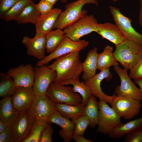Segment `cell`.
<instances>
[{
  "label": "cell",
  "mask_w": 142,
  "mask_h": 142,
  "mask_svg": "<svg viewBox=\"0 0 142 142\" xmlns=\"http://www.w3.org/2000/svg\"><path fill=\"white\" fill-rule=\"evenodd\" d=\"M62 2H65V0H63Z\"/></svg>",
  "instance_id": "cell-46"
},
{
  "label": "cell",
  "mask_w": 142,
  "mask_h": 142,
  "mask_svg": "<svg viewBox=\"0 0 142 142\" xmlns=\"http://www.w3.org/2000/svg\"><path fill=\"white\" fill-rule=\"evenodd\" d=\"M110 104L121 117L127 120L137 115L141 107L140 101L125 95L116 96Z\"/></svg>",
  "instance_id": "cell-8"
},
{
  "label": "cell",
  "mask_w": 142,
  "mask_h": 142,
  "mask_svg": "<svg viewBox=\"0 0 142 142\" xmlns=\"http://www.w3.org/2000/svg\"><path fill=\"white\" fill-rule=\"evenodd\" d=\"M129 70V76L131 79L142 78V57Z\"/></svg>",
  "instance_id": "cell-35"
},
{
  "label": "cell",
  "mask_w": 142,
  "mask_h": 142,
  "mask_svg": "<svg viewBox=\"0 0 142 142\" xmlns=\"http://www.w3.org/2000/svg\"><path fill=\"white\" fill-rule=\"evenodd\" d=\"M34 119L29 109L19 112L11 125L13 142H22L26 137Z\"/></svg>",
  "instance_id": "cell-10"
},
{
  "label": "cell",
  "mask_w": 142,
  "mask_h": 142,
  "mask_svg": "<svg viewBox=\"0 0 142 142\" xmlns=\"http://www.w3.org/2000/svg\"><path fill=\"white\" fill-rule=\"evenodd\" d=\"M46 94L54 103L77 105L82 103L81 96L73 88L54 82L50 84Z\"/></svg>",
  "instance_id": "cell-5"
},
{
  "label": "cell",
  "mask_w": 142,
  "mask_h": 142,
  "mask_svg": "<svg viewBox=\"0 0 142 142\" xmlns=\"http://www.w3.org/2000/svg\"><path fill=\"white\" fill-rule=\"evenodd\" d=\"M89 42L84 40L77 41H73L69 38L65 37L55 50L43 59L39 60L37 63V66L46 65L54 59L70 53L79 52L88 45Z\"/></svg>",
  "instance_id": "cell-7"
},
{
  "label": "cell",
  "mask_w": 142,
  "mask_h": 142,
  "mask_svg": "<svg viewBox=\"0 0 142 142\" xmlns=\"http://www.w3.org/2000/svg\"></svg>",
  "instance_id": "cell-48"
},
{
  "label": "cell",
  "mask_w": 142,
  "mask_h": 142,
  "mask_svg": "<svg viewBox=\"0 0 142 142\" xmlns=\"http://www.w3.org/2000/svg\"><path fill=\"white\" fill-rule=\"evenodd\" d=\"M114 69L118 75L120 84L115 88L117 95H125L140 101L142 100V92L131 81L127 73V70L122 69L119 65L114 66Z\"/></svg>",
  "instance_id": "cell-11"
},
{
  "label": "cell",
  "mask_w": 142,
  "mask_h": 142,
  "mask_svg": "<svg viewBox=\"0 0 142 142\" xmlns=\"http://www.w3.org/2000/svg\"><path fill=\"white\" fill-rule=\"evenodd\" d=\"M93 4L98 5L97 0H77L67 4L65 10L59 15L53 29H62L71 25L85 15L87 11L82 10L86 4Z\"/></svg>",
  "instance_id": "cell-3"
},
{
  "label": "cell",
  "mask_w": 142,
  "mask_h": 142,
  "mask_svg": "<svg viewBox=\"0 0 142 142\" xmlns=\"http://www.w3.org/2000/svg\"><path fill=\"white\" fill-rule=\"evenodd\" d=\"M54 5L58 1L60 0L62 2L63 0H44Z\"/></svg>",
  "instance_id": "cell-44"
},
{
  "label": "cell",
  "mask_w": 142,
  "mask_h": 142,
  "mask_svg": "<svg viewBox=\"0 0 142 142\" xmlns=\"http://www.w3.org/2000/svg\"><path fill=\"white\" fill-rule=\"evenodd\" d=\"M19 0H0V16L9 10Z\"/></svg>",
  "instance_id": "cell-37"
},
{
  "label": "cell",
  "mask_w": 142,
  "mask_h": 142,
  "mask_svg": "<svg viewBox=\"0 0 142 142\" xmlns=\"http://www.w3.org/2000/svg\"><path fill=\"white\" fill-rule=\"evenodd\" d=\"M142 127V116L124 124H122L111 131L109 134V137L119 138Z\"/></svg>",
  "instance_id": "cell-24"
},
{
  "label": "cell",
  "mask_w": 142,
  "mask_h": 142,
  "mask_svg": "<svg viewBox=\"0 0 142 142\" xmlns=\"http://www.w3.org/2000/svg\"><path fill=\"white\" fill-rule=\"evenodd\" d=\"M0 142H13L11 125L0 133Z\"/></svg>",
  "instance_id": "cell-38"
},
{
  "label": "cell",
  "mask_w": 142,
  "mask_h": 142,
  "mask_svg": "<svg viewBox=\"0 0 142 142\" xmlns=\"http://www.w3.org/2000/svg\"><path fill=\"white\" fill-rule=\"evenodd\" d=\"M19 112L14 107L11 97L3 98L0 101V119L11 125Z\"/></svg>",
  "instance_id": "cell-22"
},
{
  "label": "cell",
  "mask_w": 142,
  "mask_h": 142,
  "mask_svg": "<svg viewBox=\"0 0 142 142\" xmlns=\"http://www.w3.org/2000/svg\"><path fill=\"white\" fill-rule=\"evenodd\" d=\"M109 8L115 24L125 38L135 41L142 46V34L133 28L131 20L124 15L118 8L112 6H110Z\"/></svg>",
  "instance_id": "cell-9"
},
{
  "label": "cell",
  "mask_w": 142,
  "mask_h": 142,
  "mask_svg": "<svg viewBox=\"0 0 142 142\" xmlns=\"http://www.w3.org/2000/svg\"><path fill=\"white\" fill-rule=\"evenodd\" d=\"M113 51V47L107 45L105 47L103 51L98 54L97 68L99 70L102 71L109 68L111 66L119 65L114 58Z\"/></svg>",
  "instance_id": "cell-26"
},
{
  "label": "cell",
  "mask_w": 142,
  "mask_h": 142,
  "mask_svg": "<svg viewBox=\"0 0 142 142\" xmlns=\"http://www.w3.org/2000/svg\"><path fill=\"white\" fill-rule=\"evenodd\" d=\"M8 126L4 121L0 119V133L4 131Z\"/></svg>",
  "instance_id": "cell-42"
},
{
  "label": "cell",
  "mask_w": 142,
  "mask_h": 142,
  "mask_svg": "<svg viewBox=\"0 0 142 142\" xmlns=\"http://www.w3.org/2000/svg\"><path fill=\"white\" fill-rule=\"evenodd\" d=\"M113 1L116 2L118 1L119 0H112Z\"/></svg>",
  "instance_id": "cell-45"
},
{
  "label": "cell",
  "mask_w": 142,
  "mask_h": 142,
  "mask_svg": "<svg viewBox=\"0 0 142 142\" xmlns=\"http://www.w3.org/2000/svg\"><path fill=\"white\" fill-rule=\"evenodd\" d=\"M36 4L33 1L30 2L15 21L20 24L31 23L35 25L40 15Z\"/></svg>",
  "instance_id": "cell-27"
},
{
  "label": "cell",
  "mask_w": 142,
  "mask_h": 142,
  "mask_svg": "<svg viewBox=\"0 0 142 142\" xmlns=\"http://www.w3.org/2000/svg\"><path fill=\"white\" fill-rule=\"evenodd\" d=\"M65 33L62 29H57L51 31L45 36L46 52L50 54L54 51L65 37Z\"/></svg>",
  "instance_id": "cell-29"
},
{
  "label": "cell",
  "mask_w": 142,
  "mask_h": 142,
  "mask_svg": "<svg viewBox=\"0 0 142 142\" xmlns=\"http://www.w3.org/2000/svg\"><path fill=\"white\" fill-rule=\"evenodd\" d=\"M53 129L49 124L43 131L39 142H52Z\"/></svg>",
  "instance_id": "cell-39"
},
{
  "label": "cell",
  "mask_w": 142,
  "mask_h": 142,
  "mask_svg": "<svg viewBox=\"0 0 142 142\" xmlns=\"http://www.w3.org/2000/svg\"><path fill=\"white\" fill-rule=\"evenodd\" d=\"M104 100H100L98 102L99 115L97 131L108 134L122 123L121 117Z\"/></svg>",
  "instance_id": "cell-4"
},
{
  "label": "cell",
  "mask_w": 142,
  "mask_h": 142,
  "mask_svg": "<svg viewBox=\"0 0 142 142\" xmlns=\"http://www.w3.org/2000/svg\"><path fill=\"white\" fill-rule=\"evenodd\" d=\"M54 5L44 0H40L36 4L37 9L41 15L46 14L52 9Z\"/></svg>",
  "instance_id": "cell-36"
},
{
  "label": "cell",
  "mask_w": 142,
  "mask_h": 142,
  "mask_svg": "<svg viewBox=\"0 0 142 142\" xmlns=\"http://www.w3.org/2000/svg\"><path fill=\"white\" fill-rule=\"evenodd\" d=\"M65 2L66 1H67V0H65Z\"/></svg>",
  "instance_id": "cell-47"
},
{
  "label": "cell",
  "mask_w": 142,
  "mask_h": 142,
  "mask_svg": "<svg viewBox=\"0 0 142 142\" xmlns=\"http://www.w3.org/2000/svg\"><path fill=\"white\" fill-rule=\"evenodd\" d=\"M1 76L0 97H11L16 92L18 87L13 79L6 74L1 73Z\"/></svg>",
  "instance_id": "cell-30"
},
{
  "label": "cell",
  "mask_w": 142,
  "mask_h": 142,
  "mask_svg": "<svg viewBox=\"0 0 142 142\" xmlns=\"http://www.w3.org/2000/svg\"><path fill=\"white\" fill-rule=\"evenodd\" d=\"M139 1L140 8L139 14L138 21L140 25L142 27V0Z\"/></svg>",
  "instance_id": "cell-41"
},
{
  "label": "cell",
  "mask_w": 142,
  "mask_h": 142,
  "mask_svg": "<svg viewBox=\"0 0 142 142\" xmlns=\"http://www.w3.org/2000/svg\"><path fill=\"white\" fill-rule=\"evenodd\" d=\"M115 46L114 58L125 69L130 70L142 57V46L135 41L125 39Z\"/></svg>",
  "instance_id": "cell-2"
},
{
  "label": "cell",
  "mask_w": 142,
  "mask_h": 142,
  "mask_svg": "<svg viewBox=\"0 0 142 142\" xmlns=\"http://www.w3.org/2000/svg\"><path fill=\"white\" fill-rule=\"evenodd\" d=\"M95 32L115 45L126 39L115 24L109 23L99 24Z\"/></svg>",
  "instance_id": "cell-20"
},
{
  "label": "cell",
  "mask_w": 142,
  "mask_h": 142,
  "mask_svg": "<svg viewBox=\"0 0 142 142\" xmlns=\"http://www.w3.org/2000/svg\"><path fill=\"white\" fill-rule=\"evenodd\" d=\"M61 12V9L54 8L47 13L40 14L35 25L36 31L35 36L46 35L51 31Z\"/></svg>",
  "instance_id": "cell-18"
},
{
  "label": "cell",
  "mask_w": 142,
  "mask_h": 142,
  "mask_svg": "<svg viewBox=\"0 0 142 142\" xmlns=\"http://www.w3.org/2000/svg\"><path fill=\"white\" fill-rule=\"evenodd\" d=\"M68 84L73 85V90L81 95L82 98V103L86 105L92 94L89 87L82 82H80L79 79H71L61 84L64 85Z\"/></svg>",
  "instance_id": "cell-31"
},
{
  "label": "cell",
  "mask_w": 142,
  "mask_h": 142,
  "mask_svg": "<svg viewBox=\"0 0 142 142\" xmlns=\"http://www.w3.org/2000/svg\"><path fill=\"white\" fill-rule=\"evenodd\" d=\"M54 103L46 94L35 96L29 109L35 118L48 120L55 110Z\"/></svg>",
  "instance_id": "cell-15"
},
{
  "label": "cell",
  "mask_w": 142,
  "mask_h": 142,
  "mask_svg": "<svg viewBox=\"0 0 142 142\" xmlns=\"http://www.w3.org/2000/svg\"><path fill=\"white\" fill-rule=\"evenodd\" d=\"M35 95L32 87H18L11 99L15 108L19 112L29 109Z\"/></svg>",
  "instance_id": "cell-19"
},
{
  "label": "cell",
  "mask_w": 142,
  "mask_h": 142,
  "mask_svg": "<svg viewBox=\"0 0 142 142\" xmlns=\"http://www.w3.org/2000/svg\"><path fill=\"white\" fill-rule=\"evenodd\" d=\"M134 81L139 86L140 89L142 92V78L134 79Z\"/></svg>",
  "instance_id": "cell-43"
},
{
  "label": "cell",
  "mask_w": 142,
  "mask_h": 142,
  "mask_svg": "<svg viewBox=\"0 0 142 142\" xmlns=\"http://www.w3.org/2000/svg\"><path fill=\"white\" fill-rule=\"evenodd\" d=\"M95 96L92 94L85 105L84 115L86 116L90 122V126L95 128L98 125V121L99 109Z\"/></svg>",
  "instance_id": "cell-28"
},
{
  "label": "cell",
  "mask_w": 142,
  "mask_h": 142,
  "mask_svg": "<svg viewBox=\"0 0 142 142\" xmlns=\"http://www.w3.org/2000/svg\"><path fill=\"white\" fill-rule=\"evenodd\" d=\"M98 54L97 49L95 47L88 52L86 58L82 63V78L84 81L88 80L96 74L97 68Z\"/></svg>",
  "instance_id": "cell-21"
},
{
  "label": "cell",
  "mask_w": 142,
  "mask_h": 142,
  "mask_svg": "<svg viewBox=\"0 0 142 142\" xmlns=\"http://www.w3.org/2000/svg\"><path fill=\"white\" fill-rule=\"evenodd\" d=\"M48 120L50 123H54L61 128L59 133L64 142L71 141L75 128V125L72 120L63 116L56 110L49 118Z\"/></svg>",
  "instance_id": "cell-17"
},
{
  "label": "cell",
  "mask_w": 142,
  "mask_h": 142,
  "mask_svg": "<svg viewBox=\"0 0 142 142\" xmlns=\"http://www.w3.org/2000/svg\"><path fill=\"white\" fill-rule=\"evenodd\" d=\"M48 66L56 73L54 82L60 84L71 79H79L83 72L82 63L78 52L70 53L61 56Z\"/></svg>",
  "instance_id": "cell-1"
},
{
  "label": "cell",
  "mask_w": 142,
  "mask_h": 142,
  "mask_svg": "<svg viewBox=\"0 0 142 142\" xmlns=\"http://www.w3.org/2000/svg\"><path fill=\"white\" fill-rule=\"evenodd\" d=\"M50 123L48 120L35 118L29 134L22 142H39L43 131Z\"/></svg>",
  "instance_id": "cell-25"
},
{
  "label": "cell",
  "mask_w": 142,
  "mask_h": 142,
  "mask_svg": "<svg viewBox=\"0 0 142 142\" xmlns=\"http://www.w3.org/2000/svg\"><path fill=\"white\" fill-rule=\"evenodd\" d=\"M124 142H142V127L125 135Z\"/></svg>",
  "instance_id": "cell-34"
},
{
  "label": "cell",
  "mask_w": 142,
  "mask_h": 142,
  "mask_svg": "<svg viewBox=\"0 0 142 142\" xmlns=\"http://www.w3.org/2000/svg\"><path fill=\"white\" fill-rule=\"evenodd\" d=\"M75 125L74 135L83 136L87 128L90 125V122L85 115L81 116L71 120Z\"/></svg>",
  "instance_id": "cell-33"
},
{
  "label": "cell",
  "mask_w": 142,
  "mask_h": 142,
  "mask_svg": "<svg viewBox=\"0 0 142 142\" xmlns=\"http://www.w3.org/2000/svg\"><path fill=\"white\" fill-rule=\"evenodd\" d=\"M55 109L63 116L71 119H75L84 115L85 106L82 103L77 105L54 103Z\"/></svg>",
  "instance_id": "cell-23"
},
{
  "label": "cell",
  "mask_w": 142,
  "mask_h": 142,
  "mask_svg": "<svg viewBox=\"0 0 142 142\" xmlns=\"http://www.w3.org/2000/svg\"><path fill=\"white\" fill-rule=\"evenodd\" d=\"M34 73V69L31 65L28 64L11 68L6 74L13 79L18 87H32Z\"/></svg>",
  "instance_id": "cell-14"
},
{
  "label": "cell",
  "mask_w": 142,
  "mask_h": 142,
  "mask_svg": "<svg viewBox=\"0 0 142 142\" xmlns=\"http://www.w3.org/2000/svg\"><path fill=\"white\" fill-rule=\"evenodd\" d=\"M73 139L76 142H93L92 140L85 138L83 136L74 135Z\"/></svg>",
  "instance_id": "cell-40"
},
{
  "label": "cell",
  "mask_w": 142,
  "mask_h": 142,
  "mask_svg": "<svg viewBox=\"0 0 142 142\" xmlns=\"http://www.w3.org/2000/svg\"><path fill=\"white\" fill-rule=\"evenodd\" d=\"M112 77V75L109 68L100 71L88 80L82 83L88 86L90 89L92 94L96 96L100 100H104L108 103L110 104L116 96L114 95L109 96L105 94L102 91L101 87L102 81L105 79L107 81L110 80Z\"/></svg>",
  "instance_id": "cell-13"
},
{
  "label": "cell",
  "mask_w": 142,
  "mask_h": 142,
  "mask_svg": "<svg viewBox=\"0 0 142 142\" xmlns=\"http://www.w3.org/2000/svg\"><path fill=\"white\" fill-rule=\"evenodd\" d=\"M33 0H19L9 10L0 16V18L5 21L15 20L27 5Z\"/></svg>",
  "instance_id": "cell-32"
},
{
  "label": "cell",
  "mask_w": 142,
  "mask_h": 142,
  "mask_svg": "<svg viewBox=\"0 0 142 142\" xmlns=\"http://www.w3.org/2000/svg\"><path fill=\"white\" fill-rule=\"evenodd\" d=\"M34 81L32 88L35 96L46 94L50 84L54 82L55 72L45 65L37 66L34 68Z\"/></svg>",
  "instance_id": "cell-12"
},
{
  "label": "cell",
  "mask_w": 142,
  "mask_h": 142,
  "mask_svg": "<svg viewBox=\"0 0 142 142\" xmlns=\"http://www.w3.org/2000/svg\"><path fill=\"white\" fill-rule=\"evenodd\" d=\"M45 36H34L33 38L27 36L23 37L22 42L27 48L28 55L39 60L45 57Z\"/></svg>",
  "instance_id": "cell-16"
},
{
  "label": "cell",
  "mask_w": 142,
  "mask_h": 142,
  "mask_svg": "<svg viewBox=\"0 0 142 142\" xmlns=\"http://www.w3.org/2000/svg\"><path fill=\"white\" fill-rule=\"evenodd\" d=\"M99 24L92 14L86 15L64 29L65 37L77 41L83 36L95 32Z\"/></svg>",
  "instance_id": "cell-6"
}]
</instances>
